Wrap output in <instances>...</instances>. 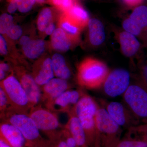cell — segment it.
<instances>
[{
  "mask_svg": "<svg viewBox=\"0 0 147 147\" xmlns=\"http://www.w3.org/2000/svg\"><path fill=\"white\" fill-rule=\"evenodd\" d=\"M0 70L3 71L6 74L10 71V67L8 64L5 62H1L0 64Z\"/></svg>",
  "mask_w": 147,
  "mask_h": 147,
  "instance_id": "obj_36",
  "label": "cell"
},
{
  "mask_svg": "<svg viewBox=\"0 0 147 147\" xmlns=\"http://www.w3.org/2000/svg\"><path fill=\"white\" fill-rule=\"evenodd\" d=\"M107 111L112 118L119 125H123L125 123V117L123 106L117 102H110L107 108Z\"/></svg>",
  "mask_w": 147,
  "mask_h": 147,
  "instance_id": "obj_23",
  "label": "cell"
},
{
  "mask_svg": "<svg viewBox=\"0 0 147 147\" xmlns=\"http://www.w3.org/2000/svg\"><path fill=\"white\" fill-rule=\"evenodd\" d=\"M69 113L68 122L64 127L68 130L79 147H87L88 144L84 129L74 111Z\"/></svg>",
  "mask_w": 147,
  "mask_h": 147,
  "instance_id": "obj_13",
  "label": "cell"
},
{
  "mask_svg": "<svg viewBox=\"0 0 147 147\" xmlns=\"http://www.w3.org/2000/svg\"><path fill=\"white\" fill-rule=\"evenodd\" d=\"M0 87L5 92L11 108L29 113L31 107L28 96L21 83L13 72L1 82Z\"/></svg>",
  "mask_w": 147,
  "mask_h": 147,
  "instance_id": "obj_3",
  "label": "cell"
},
{
  "mask_svg": "<svg viewBox=\"0 0 147 147\" xmlns=\"http://www.w3.org/2000/svg\"><path fill=\"white\" fill-rule=\"evenodd\" d=\"M22 29L18 25H13L9 30L6 34L10 39L16 40L19 39L22 34Z\"/></svg>",
  "mask_w": 147,
  "mask_h": 147,
  "instance_id": "obj_30",
  "label": "cell"
},
{
  "mask_svg": "<svg viewBox=\"0 0 147 147\" xmlns=\"http://www.w3.org/2000/svg\"><path fill=\"white\" fill-rule=\"evenodd\" d=\"M36 0H18V9L21 13H27L32 8Z\"/></svg>",
  "mask_w": 147,
  "mask_h": 147,
  "instance_id": "obj_29",
  "label": "cell"
},
{
  "mask_svg": "<svg viewBox=\"0 0 147 147\" xmlns=\"http://www.w3.org/2000/svg\"><path fill=\"white\" fill-rule=\"evenodd\" d=\"M82 96L77 90H67L61 95L47 108L53 112L70 113L72 105H76Z\"/></svg>",
  "mask_w": 147,
  "mask_h": 147,
  "instance_id": "obj_11",
  "label": "cell"
},
{
  "mask_svg": "<svg viewBox=\"0 0 147 147\" xmlns=\"http://www.w3.org/2000/svg\"><path fill=\"white\" fill-rule=\"evenodd\" d=\"M61 130L48 139L49 147H73L66 141L61 134Z\"/></svg>",
  "mask_w": 147,
  "mask_h": 147,
  "instance_id": "obj_25",
  "label": "cell"
},
{
  "mask_svg": "<svg viewBox=\"0 0 147 147\" xmlns=\"http://www.w3.org/2000/svg\"><path fill=\"white\" fill-rule=\"evenodd\" d=\"M127 19L135 28L143 32L147 27V6L136 7Z\"/></svg>",
  "mask_w": 147,
  "mask_h": 147,
  "instance_id": "obj_19",
  "label": "cell"
},
{
  "mask_svg": "<svg viewBox=\"0 0 147 147\" xmlns=\"http://www.w3.org/2000/svg\"><path fill=\"white\" fill-rule=\"evenodd\" d=\"M18 9V0H11L10 3L7 7V11L9 13H13L16 12Z\"/></svg>",
  "mask_w": 147,
  "mask_h": 147,
  "instance_id": "obj_33",
  "label": "cell"
},
{
  "mask_svg": "<svg viewBox=\"0 0 147 147\" xmlns=\"http://www.w3.org/2000/svg\"><path fill=\"white\" fill-rule=\"evenodd\" d=\"M130 75L128 71L122 69H116L109 74L104 82L105 93L116 97L125 92L129 86Z\"/></svg>",
  "mask_w": 147,
  "mask_h": 147,
  "instance_id": "obj_6",
  "label": "cell"
},
{
  "mask_svg": "<svg viewBox=\"0 0 147 147\" xmlns=\"http://www.w3.org/2000/svg\"><path fill=\"white\" fill-rule=\"evenodd\" d=\"M145 31H146V36L147 37V27L146 28V29H145Z\"/></svg>",
  "mask_w": 147,
  "mask_h": 147,
  "instance_id": "obj_42",
  "label": "cell"
},
{
  "mask_svg": "<svg viewBox=\"0 0 147 147\" xmlns=\"http://www.w3.org/2000/svg\"><path fill=\"white\" fill-rule=\"evenodd\" d=\"M36 1L39 3L41 4L45 2V0H36Z\"/></svg>",
  "mask_w": 147,
  "mask_h": 147,
  "instance_id": "obj_40",
  "label": "cell"
},
{
  "mask_svg": "<svg viewBox=\"0 0 147 147\" xmlns=\"http://www.w3.org/2000/svg\"><path fill=\"white\" fill-rule=\"evenodd\" d=\"M1 120L2 121L11 124L21 131L26 141L27 147L39 146L49 147L48 140H45L41 136L39 129L29 113L9 107Z\"/></svg>",
  "mask_w": 147,
  "mask_h": 147,
  "instance_id": "obj_1",
  "label": "cell"
},
{
  "mask_svg": "<svg viewBox=\"0 0 147 147\" xmlns=\"http://www.w3.org/2000/svg\"><path fill=\"white\" fill-rule=\"evenodd\" d=\"M134 36L125 31L119 34L121 50L127 57H130L135 55L140 48V42Z\"/></svg>",
  "mask_w": 147,
  "mask_h": 147,
  "instance_id": "obj_15",
  "label": "cell"
},
{
  "mask_svg": "<svg viewBox=\"0 0 147 147\" xmlns=\"http://www.w3.org/2000/svg\"><path fill=\"white\" fill-rule=\"evenodd\" d=\"M89 40L91 44L97 46L101 45L105 38V30L102 22L96 18L90 19L88 24Z\"/></svg>",
  "mask_w": 147,
  "mask_h": 147,
  "instance_id": "obj_16",
  "label": "cell"
},
{
  "mask_svg": "<svg viewBox=\"0 0 147 147\" xmlns=\"http://www.w3.org/2000/svg\"><path fill=\"white\" fill-rule=\"evenodd\" d=\"M125 4L129 7H135L140 5L144 0H122Z\"/></svg>",
  "mask_w": 147,
  "mask_h": 147,
  "instance_id": "obj_34",
  "label": "cell"
},
{
  "mask_svg": "<svg viewBox=\"0 0 147 147\" xmlns=\"http://www.w3.org/2000/svg\"><path fill=\"white\" fill-rule=\"evenodd\" d=\"M53 18V11L51 9L46 7L42 9L38 15L37 22L39 31L45 32L48 25L52 23Z\"/></svg>",
  "mask_w": 147,
  "mask_h": 147,
  "instance_id": "obj_24",
  "label": "cell"
},
{
  "mask_svg": "<svg viewBox=\"0 0 147 147\" xmlns=\"http://www.w3.org/2000/svg\"><path fill=\"white\" fill-rule=\"evenodd\" d=\"M109 74L105 63L94 58H87L78 66L77 82L82 86L95 88L105 82Z\"/></svg>",
  "mask_w": 147,
  "mask_h": 147,
  "instance_id": "obj_2",
  "label": "cell"
},
{
  "mask_svg": "<svg viewBox=\"0 0 147 147\" xmlns=\"http://www.w3.org/2000/svg\"><path fill=\"white\" fill-rule=\"evenodd\" d=\"M35 81L42 87L55 76L52 59L47 58L35 65L32 74Z\"/></svg>",
  "mask_w": 147,
  "mask_h": 147,
  "instance_id": "obj_12",
  "label": "cell"
},
{
  "mask_svg": "<svg viewBox=\"0 0 147 147\" xmlns=\"http://www.w3.org/2000/svg\"><path fill=\"white\" fill-rule=\"evenodd\" d=\"M65 13L82 28L88 26L90 20L88 13L77 3H75Z\"/></svg>",
  "mask_w": 147,
  "mask_h": 147,
  "instance_id": "obj_22",
  "label": "cell"
},
{
  "mask_svg": "<svg viewBox=\"0 0 147 147\" xmlns=\"http://www.w3.org/2000/svg\"><path fill=\"white\" fill-rule=\"evenodd\" d=\"M118 147H147V143L143 141H125L121 142Z\"/></svg>",
  "mask_w": 147,
  "mask_h": 147,
  "instance_id": "obj_31",
  "label": "cell"
},
{
  "mask_svg": "<svg viewBox=\"0 0 147 147\" xmlns=\"http://www.w3.org/2000/svg\"><path fill=\"white\" fill-rule=\"evenodd\" d=\"M13 18L10 14L4 13L0 16V32L6 34L9 30L13 25Z\"/></svg>",
  "mask_w": 147,
  "mask_h": 147,
  "instance_id": "obj_26",
  "label": "cell"
},
{
  "mask_svg": "<svg viewBox=\"0 0 147 147\" xmlns=\"http://www.w3.org/2000/svg\"><path fill=\"white\" fill-rule=\"evenodd\" d=\"M29 115L39 130L44 132L48 138L63 128L61 125L56 113L47 108H43L40 104L32 108Z\"/></svg>",
  "mask_w": 147,
  "mask_h": 147,
  "instance_id": "obj_5",
  "label": "cell"
},
{
  "mask_svg": "<svg viewBox=\"0 0 147 147\" xmlns=\"http://www.w3.org/2000/svg\"><path fill=\"white\" fill-rule=\"evenodd\" d=\"M30 40V38L28 36H22L21 38L20 41H19V43H20V45L23 46V45L26 44L27 42H28Z\"/></svg>",
  "mask_w": 147,
  "mask_h": 147,
  "instance_id": "obj_37",
  "label": "cell"
},
{
  "mask_svg": "<svg viewBox=\"0 0 147 147\" xmlns=\"http://www.w3.org/2000/svg\"><path fill=\"white\" fill-rule=\"evenodd\" d=\"M0 139L11 147H27L26 141L21 131L9 123L1 122Z\"/></svg>",
  "mask_w": 147,
  "mask_h": 147,
  "instance_id": "obj_10",
  "label": "cell"
},
{
  "mask_svg": "<svg viewBox=\"0 0 147 147\" xmlns=\"http://www.w3.org/2000/svg\"><path fill=\"white\" fill-rule=\"evenodd\" d=\"M96 126L99 131L106 134H114L118 130L119 126L112 118L107 110L98 109L95 117Z\"/></svg>",
  "mask_w": 147,
  "mask_h": 147,
  "instance_id": "obj_14",
  "label": "cell"
},
{
  "mask_svg": "<svg viewBox=\"0 0 147 147\" xmlns=\"http://www.w3.org/2000/svg\"><path fill=\"white\" fill-rule=\"evenodd\" d=\"M55 30L56 28H55V25L54 23L52 22L48 25L45 32V34L47 35H52Z\"/></svg>",
  "mask_w": 147,
  "mask_h": 147,
  "instance_id": "obj_35",
  "label": "cell"
},
{
  "mask_svg": "<svg viewBox=\"0 0 147 147\" xmlns=\"http://www.w3.org/2000/svg\"><path fill=\"white\" fill-rule=\"evenodd\" d=\"M69 88L67 80L60 78H53L41 87V101L45 103L46 108Z\"/></svg>",
  "mask_w": 147,
  "mask_h": 147,
  "instance_id": "obj_9",
  "label": "cell"
},
{
  "mask_svg": "<svg viewBox=\"0 0 147 147\" xmlns=\"http://www.w3.org/2000/svg\"><path fill=\"white\" fill-rule=\"evenodd\" d=\"M0 147H11L10 146L7 144L2 139H0Z\"/></svg>",
  "mask_w": 147,
  "mask_h": 147,
  "instance_id": "obj_38",
  "label": "cell"
},
{
  "mask_svg": "<svg viewBox=\"0 0 147 147\" xmlns=\"http://www.w3.org/2000/svg\"><path fill=\"white\" fill-rule=\"evenodd\" d=\"M55 76L57 78L67 80L71 76L70 69L67 65L63 56L55 54L52 59Z\"/></svg>",
  "mask_w": 147,
  "mask_h": 147,
  "instance_id": "obj_20",
  "label": "cell"
},
{
  "mask_svg": "<svg viewBox=\"0 0 147 147\" xmlns=\"http://www.w3.org/2000/svg\"><path fill=\"white\" fill-rule=\"evenodd\" d=\"M53 5L65 12L76 3L75 0H50Z\"/></svg>",
  "mask_w": 147,
  "mask_h": 147,
  "instance_id": "obj_28",
  "label": "cell"
},
{
  "mask_svg": "<svg viewBox=\"0 0 147 147\" xmlns=\"http://www.w3.org/2000/svg\"><path fill=\"white\" fill-rule=\"evenodd\" d=\"M74 43L71 38L60 28L56 29L51 35V45L57 51H67Z\"/></svg>",
  "mask_w": 147,
  "mask_h": 147,
  "instance_id": "obj_17",
  "label": "cell"
},
{
  "mask_svg": "<svg viewBox=\"0 0 147 147\" xmlns=\"http://www.w3.org/2000/svg\"><path fill=\"white\" fill-rule=\"evenodd\" d=\"M45 49V42L41 39H31L22 46L24 55L31 59H35L40 57Z\"/></svg>",
  "mask_w": 147,
  "mask_h": 147,
  "instance_id": "obj_21",
  "label": "cell"
},
{
  "mask_svg": "<svg viewBox=\"0 0 147 147\" xmlns=\"http://www.w3.org/2000/svg\"><path fill=\"white\" fill-rule=\"evenodd\" d=\"M16 71L17 79L26 93L31 109L39 105V102L41 101L42 91L32 74L28 73L21 67H16Z\"/></svg>",
  "mask_w": 147,
  "mask_h": 147,
  "instance_id": "obj_8",
  "label": "cell"
},
{
  "mask_svg": "<svg viewBox=\"0 0 147 147\" xmlns=\"http://www.w3.org/2000/svg\"><path fill=\"white\" fill-rule=\"evenodd\" d=\"M143 71H144V75L147 80V65L145 66L144 69H143Z\"/></svg>",
  "mask_w": 147,
  "mask_h": 147,
  "instance_id": "obj_39",
  "label": "cell"
},
{
  "mask_svg": "<svg viewBox=\"0 0 147 147\" xmlns=\"http://www.w3.org/2000/svg\"><path fill=\"white\" fill-rule=\"evenodd\" d=\"M59 25V28L62 29L74 42L78 41L83 28L72 20L65 12H64L60 17Z\"/></svg>",
  "mask_w": 147,
  "mask_h": 147,
  "instance_id": "obj_18",
  "label": "cell"
},
{
  "mask_svg": "<svg viewBox=\"0 0 147 147\" xmlns=\"http://www.w3.org/2000/svg\"><path fill=\"white\" fill-rule=\"evenodd\" d=\"M97 110L93 99L88 95L82 96L74 109L86 132L88 144L92 140L96 128L95 117Z\"/></svg>",
  "mask_w": 147,
  "mask_h": 147,
  "instance_id": "obj_4",
  "label": "cell"
},
{
  "mask_svg": "<svg viewBox=\"0 0 147 147\" xmlns=\"http://www.w3.org/2000/svg\"><path fill=\"white\" fill-rule=\"evenodd\" d=\"M124 99L136 115L147 117V92L144 89L136 85L129 86L125 92Z\"/></svg>",
  "mask_w": 147,
  "mask_h": 147,
  "instance_id": "obj_7",
  "label": "cell"
},
{
  "mask_svg": "<svg viewBox=\"0 0 147 147\" xmlns=\"http://www.w3.org/2000/svg\"><path fill=\"white\" fill-rule=\"evenodd\" d=\"M27 147H44L41 146H28Z\"/></svg>",
  "mask_w": 147,
  "mask_h": 147,
  "instance_id": "obj_41",
  "label": "cell"
},
{
  "mask_svg": "<svg viewBox=\"0 0 147 147\" xmlns=\"http://www.w3.org/2000/svg\"><path fill=\"white\" fill-rule=\"evenodd\" d=\"M0 53L3 55H6L7 53V42L1 35L0 36Z\"/></svg>",
  "mask_w": 147,
  "mask_h": 147,
  "instance_id": "obj_32",
  "label": "cell"
},
{
  "mask_svg": "<svg viewBox=\"0 0 147 147\" xmlns=\"http://www.w3.org/2000/svg\"><path fill=\"white\" fill-rule=\"evenodd\" d=\"M10 107L6 94L2 88L0 87V117L1 119L3 117L7 110Z\"/></svg>",
  "mask_w": 147,
  "mask_h": 147,
  "instance_id": "obj_27",
  "label": "cell"
}]
</instances>
